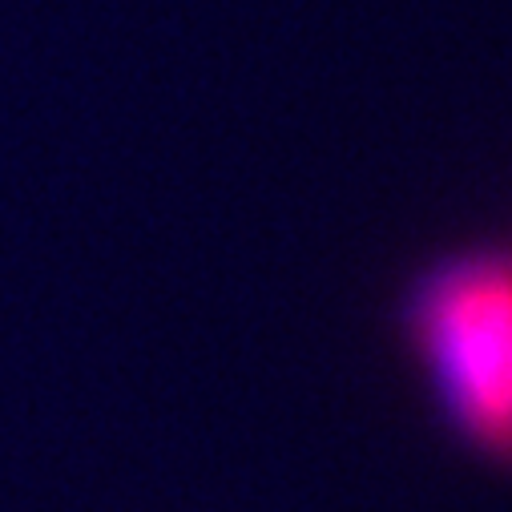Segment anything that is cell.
<instances>
[{
	"instance_id": "1",
	"label": "cell",
	"mask_w": 512,
	"mask_h": 512,
	"mask_svg": "<svg viewBox=\"0 0 512 512\" xmlns=\"http://www.w3.org/2000/svg\"><path fill=\"white\" fill-rule=\"evenodd\" d=\"M416 335L464 432L512 460V259L444 271L420 299Z\"/></svg>"
}]
</instances>
